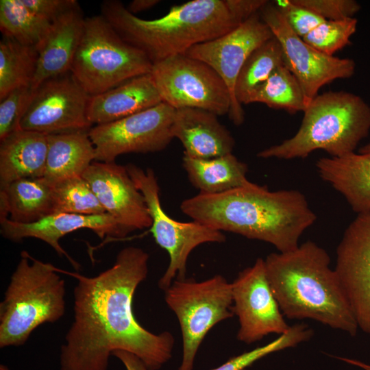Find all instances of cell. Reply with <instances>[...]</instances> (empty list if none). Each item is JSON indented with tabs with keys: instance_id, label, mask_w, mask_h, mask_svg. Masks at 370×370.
Returning a JSON list of instances; mask_svg holds the SVG:
<instances>
[{
	"instance_id": "6da1fadb",
	"label": "cell",
	"mask_w": 370,
	"mask_h": 370,
	"mask_svg": "<svg viewBox=\"0 0 370 370\" xmlns=\"http://www.w3.org/2000/svg\"><path fill=\"white\" fill-rule=\"evenodd\" d=\"M149 254L130 246L113 265L93 277L77 273L73 289V321L61 347L60 370H108L118 350L140 358L147 370H158L172 357L173 335L152 333L136 321L132 300L148 274Z\"/></svg>"
},
{
	"instance_id": "7a4b0ae2",
	"label": "cell",
	"mask_w": 370,
	"mask_h": 370,
	"mask_svg": "<svg viewBox=\"0 0 370 370\" xmlns=\"http://www.w3.org/2000/svg\"><path fill=\"white\" fill-rule=\"evenodd\" d=\"M180 209L193 221L268 243L279 252L297 247L303 233L317 220L299 190L271 191L252 182L218 194L199 193L184 199Z\"/></svg>"
},
{
	"instance_id": "3957f363",
	"label": "cell",
	"mask_w": 370,
	"mask_h": 370,
	"mask_svg": "<svg viewBox=\"0 0 370 370\" xmlns=\"http://www.w3.org/2000/svg\"><path fill=\"white\" fill-rule=\"evenodd\" d=\"M330 262L325 249L311 241L264 259L268 280L285 317L313 320L354 336L359 328Z\"/></svg>"
},
{
	"instance_id": "277c9868",
	"label": "cell",
	"mask_w": 370,
	"mask_h": 370,
	"mask_svg": "<svg viewBox=\"0 0 370 370\" xmlns=\"http://www.w3.org/2000/svg\"><path fill=\"white\" fill-rule=\"evenodd\" d=\"M101 12L116 32L142 51L153 64L184 55L191 47L217 38L242 23L228 0L190 1L151 20L136 16L116 0L104 1Z\"/></svg>"
},
{
	"instance_id": "5b68a950",
	"label": "cell",
	"mask_w": 370,
	"mask_h": 370,
	"mask_svg": "<svg viewBox=\"0 0 370 370\" xmlns=\"http://www.w3.org/2000/svg\"><path fill=\"white\" fill-rule=\"evenodd\" d=\"M300 127L291 138L259 151L261 158H306L317 150L332 158L356 151L370 132V106L347 91L317 95L306 110Z\"/></svg>"
},
{
	"instance_id": "8992f818",
	"label": "cell",
	"mask_w": 370,
	"mask_h": 370,
	"mask_svg": "<svg viewBox=\"0 0 370 370\" xmlns=\"http://www.w3.org/2000/svg\"><path fill=\"white\" fill-rule=\"evenodd\" d=\"M53 264L22 251L0 304V347L24 345L32 332L65 312V281Z\"/></svg>"
},
{
	"instance_id": "52a82bcc",
	"label": "cell",
	"mask_w": 370,
	"mask_h": 370,
	"mask_svg": "<svg viewBox=\"0 0 370 370\" xmlns=\"http://www.w3.org/2000/svg\"><path fill=\"white\" fill-rule=\"evenodd\" d=\"M153 63L125 42L101 15L85 18L71 72L90 96L151 73Z\"/></svg>"
},
{
	"instance_id": "ba28073f",
	"label": "cell",
	"mask_w": 370,
	"mask_h": 370,
	"mask_svg": "<svg viewBox=\"0 0 370 370\" xmlns=\"http://www.w3.org/2000/svg\"><path fill=\"white\" fill-rule=\"evenodd\" d=\"M164 299L176 315L182 332V359L178 370H193L209 330L234 315L232 283L221 275L201 282L176 279L164 291Z\"/></svg>"
},
{
	"instance_id": "9c48e42d",
	"label": "cell",
	"mask_w": 370,
	"mask_h": 370,
	"mask_svg": "<svg viewBox=\"0 0 370 370\" xmlns=\"http://www.w3.org/2000/svg\"><path fill=\"white\" fill-rule=\"evenodd\" d=\"M125 166L145 198L151 219L150 232L156 243L169 256V264L158 283L164 291L175 278H186L187 260L195 248L206 243H223L226 237L222 232L197 221L180 222L170 217L161 206L160 187L153 170H145L134 164Z\"/></svg>"
},
{
	"instance_id": "30bf717a",
	"label": "cell",
	"mask_w": 370,
	"mask_h": 370,
	"mask_svg": "<svg viewBox=\"0 0 370 370\" xmlns=\"http://www.w3.org/2000/svg\"><path fill=\"white\" fill-rule=\"evenodd\" d=\"M150 75L162 101L175 109L198 108L217 116L230 113L232 101L226 84L201 61L173 56L153 64Z\"/></svg>"
},
{
	"instance_id": "8fae6325",
	"label": "cell",
	"mask_w": 370,
	"mask_h": 370,
	"mask_svg": "<svg viewBox=\"0 0 370 370\" xmlns=\"http://www.w3.org/2000/svg\"><path fill=\"white\" fill-rule=\"evenodd\" d=\"M175 111L161 102L123 119L92 127L88 133L95 147V161L113 162L122 154L164 149L173 138Z\"/></svg>"
},
{
	"instance_id": "7c38bea8",
	"label": "cell",
	"mask_w": 370,
	"mask_h": 370,
	"mask_svg": "<svg viewBox=\"0 0 370 370\" xmlns=\"http://www.w3.org/2000/svg\"><path fill=\"white\" fill-rule=\"evenodd\" d=\"M260 14L279 41L284 64L298 80L309 103L321 87L336 79L349 78L354 74V60L328 56L306 43L293 31L273 3H267L260 10Z\"/></svg>"
},
{
	"instance_id": "4fadbf2b",
	"label": "cell",
	"mask_w": 370,
	"mask_h": 370,
	"mask_svg": "<svg viewBox=\"0 0 370 370\" xmlns=\"http://www.w3.org/2000/svg\"><path fill=\"white\" fill-rule=\"evenodd\" d=\"M90 97L71 71L50 78L34 90L20 129L46 135L88 132Z\"/></svg>"
},
{
	"instance_id": "5bb4252c",
	"label": "cell",
	"mask_w": 370,
	"mask_h": 370,
	"mask_svg": "<svg viewBox=\"0 0 370 370\" xmlns=\"http://www.w3.org/2000/svg\"><path fill=\"white\" fill-rule=\"evenodd\" d=\"M273 37L259 12L230 32L197 45L184 54L206 63L223 80L231 97L229 116L236 125H241L245 119L242 105L235 96L238 74L251 53Z\"/></svg>"
},
{
	"instance_id": "9a60e30c",
	"label": "cell",
	"mask_w": 370,
	"mask_h": 370,
	"mask_svg": "<svg viewBox=\"0 0 370 370\" xmlns=\"http://www.w3.org/2000/svg\"><path fill=\"white\" fill-rule=\"evenodd\" d=\"M232 311L239 328L237 339L246 344L260 341L271 334L288 330L279 304L268 280L264 259L241 271L232 282Z\"/></svg>"
},
{
	"instance_id": "2e32d148",
	"label": "cell",
	"mask_w": 370,
	"mask_h": 370,
	"mask_svg": "<svg viewBox=\"0 0 370 370\" xmlns=\"http://www.w3.org/2000/svg\"><path fill=\"white\" fill-rule=\"evenodd\" d=\"M334 269L359 329L370 334V210L357 214L345 229Z\"/></svg>"
},
{
	"instance_id": "e0dca14e",
	"label": "cell",
	"mask_w": 370,
	"mask_h": 370,
	"mask_svg": "<svg viewBox=\"0 0 370 370\" xmlns=\"http://www.w3.org/2000/svg\"><path fill=\"white\" fill-rule=\"evenodd\" d=\"M106 212L129 233L149 228L151 219L143 194L126 166L94 161L82 174Z\"/></svg>"
},
{
	"instance_id": "ac0fdd59",
	"label": "cell",
	"mask_w": 370,
	"mask_h": 370,
	"mask_svg": "<svg viewBox=\"0 0 370 370\" xmlns=\"http://www.w3.org/2000/svg\"><path fill=\"white\" fill-rule=\"evenodd\" d=\"M0 223V232L5 238L14 242H19L26 238L41 240L51 246L60 256H65L76 270L79 269V264L60 245L61 238L80 229L90 230L100 238L120 239L130 234L108 212L93 215L55 213L29 224L16 223L10 219L1 221Z\"/></svg>"
},
{
	"instance_id": "d6986e66",
	"label": "cell",
	"mask_w": 370,
	"mask_h": 370,
	"mask_svg": "<svg viewBox=\"0 0 370 370\" xmlns=\"http://www.w3.org/2000/svg\"><path fill=\"white\" fill-rule=\"evenodd\" d=\"M85 18L79 5L51 22L45 37L36 47L38 61L31 87L71 71L84 27Z\"/></svg>"
},
{
	"instance_id": "ffe728a7",
	"label": "cell",
	"mask_w": 370,
	"mask_h": 370,
	"mask_svg": "<svg viewBox=\"0 0 370 370\" xmlns=\"http://www.w3.org/2000/svg\"><path fill=\"white\" fill-rule=\"evenodd\" d=\"M217 116L198 108L175 109L171 134L182 143L184 156L208 159L232 153L234 139Z\"/></svg>"
},
{
	"instance_id": "44dd1931",
	"label": "cell",
	"mask_w": 370,
	"mask_h": 370,
	"mask_svg": "<svg viewBox=\"0 0 370 370\" xmlns=\"http://www.w3.org/2000/svg\"><path fill=\"white\" fill-rule=\"evenodd\" d=\"M318 174L356 213L370 210V140L341 158L324 157L316 162Z\"/></svg>"
},
{
	"instance_id": "7402d4cb",
	"label": "cell",
	"mask_w": 370,
	"mask_h": 370,
	"mask_svg": "<svg viewBox=\"0 0 370 370\" xmlns=\"http://www.w3.org/2000/svg\"><path fill=\"white\" fill-rule=\"evenodd\" d=\"M162 102L150 73L90 97L87 118L95 125L111 123Z\"/></svg>"
},
{
	"instance_id": "603a6c76",
	"label": "cell",
	"mask_w": 370,
	"mask_h": 370,
	"mask_svg": "<svg viewBox=\"0 0 370 370\" xmlns=\"http://www.w3.org/2000/svg\"><path fill=\"white\" fill-rule=\"evenodd\" d=\"M0 142V189L18 180L43 177L47 135L20 129Z\"/></svg>"
},
{
	"instance_id": "cb8c5ba5",
	"label": "cell",
	"mask_w": 370,
	"mask_h": 370,
	"mask_svg": "<svg viewBox=\"0 0 370 370\" xmlns=\"http://www.w3.org/2000/svg\"><path fill=\"white\" fill-rule=\"evenodd\" d=\"M52 214L53 188L44 177L18 180L0 189V221L29 224Z\"/></svg>"
},
{
	"instance_id": "d4e9b609",
	"label": "cell",
	"mask_w": 370,
	"mask_h": 370,
	"mask_svg": "<svg viewBox=\"0 0 370 370\" xmlns=\"http://www.w3.org/2000/svg\"><path fill=\"white\" fill-rule=\"evenodd\" d=\"M88 132L47 135L48 149L43 177L51 185L82 176L95 160V147Z\"/></svg>"
},
{
	"instance_id": "484cf974",
	"label": "cell",
	"mask_w": 370,
	"mask_h": 370,
	"mask_svg": "<svg viewBox=\"0 0 370 370\" xmlns=\"http://www.w3.org/2000/svg\"><path fill=\"white\" fill-rule=\"evenodd\" d=\"M183 166L200 193L218 194L251 184L247 164L232 153L208 159L184 156Z\"/></svg>"
},
{
	"instance_id": "4316f807",
	"label": "cell",
	"mask_w": 370,
	"mask_h": 370,
	"mask_svg": "<svg viewBox=\"0 0 370 370\" xmlns=\"http://www.w3.org/2000/svg\"><path fill=\"white\" fill-rule=\"evenodd\" d=\"M38 51L7 36L0 40V99L12 90L31 86L34 77Z\"/></svg>"
},
{
	"instance_id": "83f0119b",
	"label": "cell",
	"mask_w": 370,
	"mask_h": 370,
	"mask_svg": "<svg viewBox=\"0 0 370 370\" xmlns=\"http://www.w3.org/2000/svg\"><path fill=\"white\" fill-rule=\"evenodd\" d=\"M251 103H262L289 113L304 112L309 103L298 80L284 64L275 69L252 92L246 104Z\"/></svg>"
},
{
	"instance_id": "f1b7e54d",
	"label": "cell",
	"mask_w": 370,
	"mask_h": 370,
	"mask_svg": "<svg viewBox=\"0 0 370 370\" xmlns=\"http://www.w3.org/2000/svg\"><path fill=\"white\" fill-rule=\"evenodd\" d=\"M282 64V49L273 36L255 49L243 64L235 86L238 102L241 105L246 104L252 92Z\"/></svg>"
},
{
	"instance_id": "f546056e",
	"label": "cell",
	"mask_w": 370,
	"mask_h": 370,
	"mask_svg": "<svg viewBox=\"0 0 370 370\" xmlns=\"http://www.w3.org/2000/svg\"><path fill=\"white\" fill-rule=\"evenodd\" d=\"M51 22L27 9L21 0L0 1V29L4 36L19 43L35 47L47 34Z\"/></svg>"
},
{
	"instance_id": "4dcf8cb0",
	"label": "cell",
	"mask_w": 370,
	"mask_h": 370,
	"mask_svg": "<svg viewBox=\"0 0 370 370\" xmlns=\"http://www.w3.org/2000/svg\"><path fill=\"white\" fill-rule=\"evenodd\" d=\"M53 214H101L106 211L82 176L70 177L52 185Z\"/></svg>"
},
{
	"instance_id": "1f68e13d",
	"label": "cell",
	"mask_w": 370,
	"mask_h": 370,
	"mask_svg": "<svg viewBox=\"0 0 370 370\" xmlns=\"http://www.w3.org/2000/svg\"><path fill=\"white\" fill-rule=\"evenodd\" d=\"M312 335L313 330L309 325L306 323L295 324L270 343L232 357L212 370H243L270 354L294 347L310 340Z\"/></svg>"
},
{
	"instance_id": "d6a6232c",
	"label": "cell",
	"mask_w": 370,
	"mask_h": 370,
	"mask_svg": "<svg viewBox=\"0 0 370 370\" xmlns=\"http://www.w3.org/2000/svg\"><path fill=\"white\" fill-rule=\"evenodd\" d=\"M357 25L358 20L355 17L325 20L303 40L320 52L332 56L350 43L351 37L356 32Z\"/></svg>"
},
{
	"instance_id": "836d02e7",
	"label": "cell",
	"mask_w": 370,
	"mask_h": 370,
	"mask_svg": "<svg viewBox=\"0 0 370 370\" xmlns=\"http://www.w3.org/2000/svg\"><path fill=\"white\" fill-rule=\"evenodd\" d=\"M31 86L14 89L0 99V140L20 130V124L33 98Z\"/></svg>"
},
{
	"instance_id": "e575fe53",
	"label": "cell",
	"mask_w": 370,
	"mask_h": 370,
	"mask_svg": "<svg viewBox=\"0 0 370 370\" xmlns=\"http://www.w3.org/2000/svg\"><path fill=\"white\" fill-rule=\"evenodd\" d=\"M293 31L303 38L325 20L294 0H278L273 3Z\"/></svg>"
},
{
	"instance_id": "d590c367",
	"label": "cell",
	"mask_w": 370,
	"mask_h": 370,
	"mask_svg": "<svg viewBox=\"0 0 370 370\" xmlns=\"http://www.w3.org/2000/svg\"><path fill=\"white\" fill-rule=\"evenodd\" d=\"M325 20L336 21L354 18L361 6L354 0H294Z\"/></svg>"
},
{
	"instance_id": "8d00e7d4",
	"label": "cell",
	"mask_w": 370,
	"mask_h": 370,
	"mask_svg": "<svg viewBox=\"0 0 370 370\" xmlns=\"http://www.w3.org/2000/svg\"><path fill=\"white\" fill-rule=\"evenodd\" d=\"M21 2L34 14L50 22L79 5L75 0H21Z\"/></svg>"
},
{
	"instance_id": "74e56055",
	"label": "cell",
	"mask_w": 370,
	"mask_h": 370,
	"mask_svg": "<svg viewBox=\"0 0 370 370\" xmlns=\"http://www.w3.org/2000/svg\"><path fill=\"white\" fill-rule=\"evenodd\" d=\"M112 355L123 364L126 370H147L143 360L129 352L118 350L114 352Z\"/></svg>"
},
{
	"instance_id": "f35d334b",
	"label": "cell",
	"mask_w": 370,
	"mask_h": 370,
	"mask_svg": "<svg viewBox=\"0 0 370 370\" xmlns=\"http://www.w3.org/2000/svg\"><path fill=\"white\" fill-rule=\"evenodd\" d=\"M158 0H134L130 3L127 10L133 14L150 9L158 3Z\"/></svg>"
},
{
	"instance_id": "ab89813d",
	"label": "cell",
	"mask_w": 370,
	"mask_h": 370,
	"mask_svg": "<svg viewBox=\"0 0 370 370\" xmlns=\"http://www.w3.org/2000/svg\"><path fill=\"white\" fill-rule=\"evenodd\" d=\"M336 358L346 363L358 367L364 370H370V364L365 363L364 362H362L356 359H352V358H344V357H340V356L336 357Z\"/></svg>"
},
{
	"instance_id": "60d3db41",
	"label": "cell",
	"mask_w": 370,
	"mask_h": 370,
	"mask_svg": "<svg viewBox=\"0 0 370 370\" xmlns=\"http://www.w3.org/2000/svg\"><path fill=\"white\" fill-rule=\"evenodd\" d=\"M0 370H10V369L4 365H1Z\"/></svg>"
}]
</instances>
